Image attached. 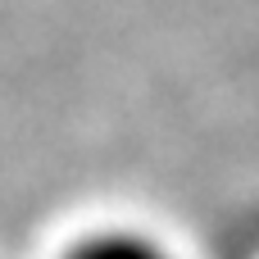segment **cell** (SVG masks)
I'll use <instances>...</instances> for the list:
<instances>
[{
	"instance_id": "6da1fadb",
	"label": "cell",
	"mask_w": 259,
	"mask_h": 259,
	"mask_svg": "<svg viewBox=\"0 0 259 259\" xmlns=\"http://www.w3.org/2000/svg\"><path fill=\"white\" fill-rule=\"evenodd\" d=\"M59 259H182L164 237L137 228V223H100L77 232Z\"/></svg>"
}]
</instances>
